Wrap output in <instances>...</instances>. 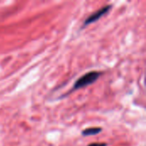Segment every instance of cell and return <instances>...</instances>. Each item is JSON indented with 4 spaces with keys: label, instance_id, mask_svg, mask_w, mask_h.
<instances>
[{
    "label": "cell",
    "instance_id": "obj_1",
    "mask_svg": "<svg viewBox=\"0 0 146 146\" xmlns=\"http://www.w3.org/2000/svg\"><path fill=\"white\" fill-rule=\"evenodd\" d=\"M100 75H101V73L98 71H91V72L86 73V74L82 75L80 78H79L75 81L73 86V91L80 90L93 84L100 77Z\"/></svg>",
    "mask_w": 146,
    "mask_h": 146
},
{
    "label": "cell",
    "instance_id": "obj_2",
    "mask_svg": "<svg viewBox=\"0 0 146 146\" xmlns=\"http://www.w3.org/2000/svg\"><path fill=\"white\" fill-rule=\"evenodd\" d=\"M112 8V5H106V6H104L103 8L99 9L98 10L95 11L94 13H92L91 15H89L84 21L83 23V26H82V28H84L85 27H87L94 22H96L97 21H98L99 19H101L104 15H105L107 13L110 12V10Z\"/></svg>",
    "mask_w": 146,
    "mask_h": 146
},
{
    "label": "cell",
    "instance_id": "obj_3",
    "mask_svg": "<svg viewBox=\"0 0 146 146\" xmlns=\"http://www.w3.org/2000/svg\"><path fill=\"white\" fill-rule=\"evenodd\" d=\"M102 129L100 127H91V128H86L84 131H82V135L85 137L87 136H92V135H96L99 133H101Z\"/></svg>",
    "mask_w": 146,
    "mask_h": 146
},
{
    "label": "cell",
    "instance_id": "obj_4",
    "mask_svg": "<svg viewBox=\"0 0 146 146\" xmlns=\"http://www.w3.org/2000/svg\"><path fill=\"white\" fill-rule=\"evenodd\" d=\"M88 146H107V145L104 143H93V144H90Z\"/></svg>",
    "mask_w": 146,
    "mask_h": 146
}]
</instances>
